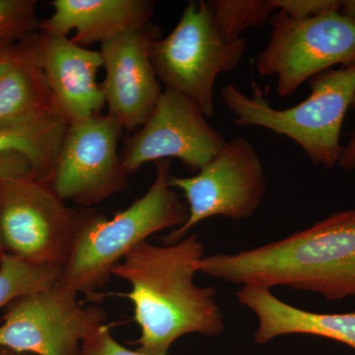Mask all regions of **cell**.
Returning <instances> with one entry per match:
<instances>
[{
	"instance_id": "obj_1",
	"label": "cell",
	"mask_w": 355,
	"mask_h": 355,
	"mask_svg": "<svg viewBox=\"0 0 355 355\" xmlns=\"http://www.w3.org/2000/svg\"><path fill=\"white\" fill-rule=\"evenodd\" d=\"M203 252V243L196 234L165 246L144 241L114 266L112 275L130 286L123 296L132 303L140 329L135 342L139 352L167 355L173 343L189 334L223 333L216 289L193 282Z\"/></svg>"
},
{
	"instance_id": "obj_2",
	"label": "cell",
	"mask_w": 355,
	"mask_h": 355,
	"mask_svg": "<svg viewBox=\"0 0 355 355\" xmlns=\"http://www.w3.org/2000/svg\"><path fill=\"white\" fill-rule=\"evenodd\" d=\"M198 270L236 286H284L328 300L355 297V209L336 212L279 241L203 257Z\"/></svg>"
},
{
	"instance_id": "obj_3",
	"label": "cell",
	"mask_w": 355,
	"mask_h": 355,
	"mask_svg": "<svg viewBox=\"0 0 355 355\" xmlns=\"http://www.w3.org/2000/svg\"><path fill=\"white\" fill-rule=\"evenodd\" d=\"M156 176L149 190L112 218L85 210L76 244L58 284L76 293L93 294L104 286L114 266L147 238L181 227L188 220L187 203L168 183L170 163H154Z\"/></svg>"
},
{
	"instance_id": "obj_4",
	"label": "cell",
	"mask_w": 355,
	"mask_h": 355,
	"mask_svg": "<svg viewBox=\"0 0 355 355\" xmlns=\"http://www.w3.org/2000/svg\"><path fill=\"white\" fill-rule=\"evenodd\" d=\"M310 86L309 97L284 110L273 108L256 85L252 96L226 85L221 98L234 116L235 125L284 135L303 149L313 164L331 168L342 155L343 120L355 100V64L318 74Z\"/></svg>"
},
{
	"instance_id": "obj_5",
	"label": "cell",
	"mask_w": 355,
	"mask_h": 355,
	"mask_svg": "<svg viewBox=\"0 0 355 355\" xmlns=\"http://www.w3.org/2000/svg\"><path fill=\"white\" fill-rule=\"evenodd\" d=\"M246 50L244 38L222 39L207 1L191 0L172 32L151 44L149 55L165 89L184 95L211 118L217 77L234 70Z\"/></svg>"
},
{
	"instance_id": "obj_6",
	"label": "cell",
	"mask_w": 355,
	"mask_h": 355,
	"mask_svg": "<svg viewBox=\"0 0 355 355\" xmlns=\"http://www.w3.org/2000/svg\"><path fill=\"white\" fill-rule=\"evenodd\" d=\"M84 212L70 209L50 184L34 176L0 183V231L4 248L36 265L64 268Z\"/></svg>"
},
{
	"instance_id": "obj_7",
	"label": "cell",
	"mask_w": 355,
	"mask_h": 355,
	"mask_svg": "<svg viewBox=\"0 0 355 355\" xmlns=\"http://www.w3.org/2000/svg\"><path fill=\"white\" fill-rule=\"evenodd\" d=\"M272 31L266 48L257 55L261 76L277 78L280 97L331 67L355 64V22L330 11L295 19L277 11L270 18Z\"/></svg>"
},
{
	"instance_id": "obj_8",
	"label": "cell",
	"mask_w": 355,
	"mask_h": 355,
	"mask_svg": "<svg viewBox=\"0 0 355 355\" xmlns=\"http://www.w3.org/2000/svg\"><path fill=\"white\" fill-rule=\"evenodd\" d=\"M168 183L183 193L189 217L183 226L163 238L166 245L181 241L191 229L210 217L235 221L250 218L260 209L266 191L263 163L244 137L226 141L195 176L170 175Z\"/></svg>"
},
{
	"instance_id": "obj_9",
	"label": "cell",
	"mask_w": 355,
	"mask_h": 355,
	"mask_svg": "<svg viewBox=\"0 0 355 355\" xmlns=\"http://www.w3.org/2000/svg\"><path fill=\"white\" fill-rule=\"evenodd\" d=\"M58 282L16 299L0 326V349L30 355H81L83 343L105 324L98 306Z\"/></svg>"
},
{
	"instance_id": "obj_10",
	"label": "cell",
	"mask_w": 355,
	"mask_h": 355,
	"mask_svg": "<svg viewBox=\"0 0 355 355\" xmlns=\"http://www.w3.org/2000/svg\"><path fill=\"white\" fill-rule=\"evenodd\" d=\"M123 128L111 114H96L65 130L46 183L62 200L92 207L128 188L119 142Z\"/></svg>"
},
{
	"instance_id": "obj_11",
	"label": "cell",
	"mask_w": 355,
	"mask_h": 355,
	"mask_svg": "<svg viewBox=\"0 0 355 355\" xmlns=\"http://www.w3.org/2000/svg\"><path fill=\"white\" fill-rule=\"evenodd\" d=\"M225 144L223 135L207 123L195 103L165 89L148 120L123 142L120 158L128 175L147 163L168 158L179 159L198 171Z\"/></svg>"
},
{
	"instance_id": "obj_12",
	"label": "cell",
	"mask_w": 355,
	"mask_h": 355,
	"mask_svg": "<svg viewBox=\"0 0 355 355\" xmlns=\"http://www.w3.org/2000/svg\"><path fill=\"white\" fill-rule=\"evenodd\" d=\"M160 37V28L149 23L101 44V86L108 114L130 133L146 123L162 93L149 55L151 44Z\"/></svg>"
},
{
	"instance_id": "obj_13",
	"label": "cell",
	"mask_w": 355,
	"mask_h": 355,
	"mask_svg": "<svg viewBox=\"0 0 355 355\" xmlns=\"http://www.w3.org/2000/svg\"><path fill=\"white\" fill-rule=\"evenodd\" d=\"M38 58L46 85L69 125L101 114L106 101L97 81L103 67L100 51L78 46L69 37L41 33Z\"/></svg>"
},
{
	"instance_id": "obj_14",
	"label": "cell",
	"mask_w": 355,
	"mask_h": 355,
	"mask_svg": "<svg viewBox=\"0 0 355 355\" xmlns=\"http://www.w3.org/2000/svg\"><path fill=\"white\" fill-rule=\"evenodd\" d=\"M53 14L40 22L42 33L69 37L87 48L103 44L121 33L151 23L156 2L151 0H53Z\"/></svg>"
},
{
	"instance_id": "obj_15",
	"label": "cell",
	"mask_w": 355,
	"mask_h": 355,
	"mask_svg": "<svg viewBox=\"0 0 355 355\" xmlns=\"http://www.w3.org/2000/svg\"><path fill=\"white\" fill-rule=\"evenodd\" d=\"M236 295L258 320L253 336L257 345L282 336L310 335L331 338L355 349V313L323 314L299 309L263 287L241 286Z\"/></svg>"
},
{
	"instance_id": "obj_16",
	"label": "cell",
	"mask_w": 355,
	"mask_h": 355,
	"mask_svg": "<svg viewBox=\"0 0 355 355\" xmlns=\"http://www.w3.org/2000/svg\"><path fill=\"white\" fill-rule=\"evenodd\" d=\"M62 116L40 67L38 35L13 51L0 76V127Z\"/></svg>"
},
{
	"instance_id": "obj_17",
	"label": "cell",
	"mask_w": 355,
	"mask_h": 355,
	"mask_svg": "<svg viewBox=\"0 0 355 355\" xmlns=\"http://www.w3.org/2000/svg\"><path fill=\"white\" fill-rule=\"evenodd\" d=\"M69 123L64 116L0 127V155L17 153L31 163L34 177L46 182Z\"/></svg>"
},
{
	"instance_id": "obj_18",
	"label": "cell",
	"mask_w": 355,
	"mask_h": 355,
	"mask_svg": "<svg viewBox=\"0 0 355 355\" xmlns=\"http://www.w3.org/2000/svg\"><path fill=\"white\" fill-rule=\"evenodd\" d=\"M62 270L39 266L10 253L0 258V309L16 299L55 286Z\"/></svg>"
},
{
	"instance_id": "obj_19",
	"label": "cell",
	"mask_w": 355,
	"mask_h": 355,
	"mask_svg": "<svg viewBox=\"0 0 355 355\" xmlns=\"http://www.w3.org/2000/svg\"><path fill=\"white\" fill-rule=\"evenodd\" d=\"M212 17L222 39L242 38L250 28H261L277 12L272 0H209Z\"/></svg>"
},
{
	"instance_id": "obj_20",
	"label": "cell",
	"mask_w": 355,
	"mask_h": 355,
	"mask_svg": "<svg viewBox=\"0 0 355 355\" xmlns=\"http://www.w3.org/2000/svg\"><path fill=\"white\" fill-rule=\"evenodd\" d=\"M35 7L32 0H0V42L39 28Z\"/></svg>"
},
{
	"instance_id": "obj_21",
	"label": "cell",
	"mask_w": 355,
	"mask_h": 355,
	"mask_svg": "<svg viewBox=\"0 0 355 355\" xmlns=\"http://www.w3.org/2000/svg\"><path fill=\"white\" fill-rule=\"evenodd\" d=\"M275 10L295 19H305L321 14L338 10L340 1L336 0H272Z\"/></svg>"
},
{
	"instance_id": "obj_22",
	"label": "cell",
	"mask_w": 355,
	"mask_h": 355,
	"mask_svg": "<svg viewBox=\"0 0 355 355\" xmlns=\"http://www.w3.org/2000/svg\"><path fill=\"white\" fill-rule=\"evenodd\" d=\"M81 355H148L139 349H128L112 335L106 324L100 327L83 343Z\"/></svg>"
},
{
	"instance_id": "obj_23",
	"label": "cell",
	"mask_w": 355,
	"mask_h": 355,
	"mask_svg": "<svg viewBox=\"0 0 355 355\" xmlns=\"http://www.w3.org/2000/svg\"><path fill=\"white\" fill-rule=\"evenodd\" d=\"M30 176H34V172L25 156L17 153L0 155V183Z\"/></svg>"
},
{
	"instance_id": "obj_24",
	"label": "cell",
	"mask_w": 355,
	"mask_h": 355,
	"mask_svg": "<svg viewBox=\"0 0 355 355\" xmlns=\"http://www.w3.org/2000/svg\"><path fill=\"white\" fill-rule=\"evenodd\" d=\"M338 165L347 170H354L355 168V130L349 144L343 148Z\"/></svg>"
},
{
	"instance_id": "obj_25",
	"label": "cell",
	"mask_w": 355,
	"mask_h": 355,
	"mask_svg": "<svg viewBox=\"0 0 355 355\" xmlns=\"http://www.w3.org/2000/svg\"><path fill=\"white\" fill-rule=\"evenodd\" d=\"M338 12L345 16L347 19L355 22V0H345L340 1V9Z\"/></svg>"
},
{
	"instance_id": "obj_26",
	"label": "cell",
	"mask_w": 355,
	"mask_h": 355,
	"mask_svg": "<svg viewBox=\"0 0 355 355\" xmlns=\"http://www.w3.org/2000/svg\"><path fill=\"white\" fill-rule=\"evenodd\" d=\"M11 58H12V53L0 46V76L6 71L7 67L10 64Z\"/></svg>"
},
{
	"instance_id": "obj_27",
	"label": "cell",
	"mask_w": 355,
	"mask_h": 355,
	"mask_svg": "<svg viewBox=\"0 0 355 355\" xmlns=\"http://www.w3.org/2000/svg\"><path fill=\"white\" fill-rule=\"evenodd\" d=\"M0 355H30L25 354H17V352H10V350L0 349Z\"/></svg>"
},
{
	"instance_id": "obj_28",
	"label": "cell",
	"mask_w": 355,
	"mask_h": 355,
	"mask_svg": "<svg viewBox=\"0 0 355 355\" xmlns=\"http://www.w3.org/2000/svg\"><path fill=\"white\" fill-rule=\"evenodd\" d=\"M4 249H6V248H4L3 241H2L1 231H0V258H1L2 254H4Z\"/></svg>"
}]
</instances>
